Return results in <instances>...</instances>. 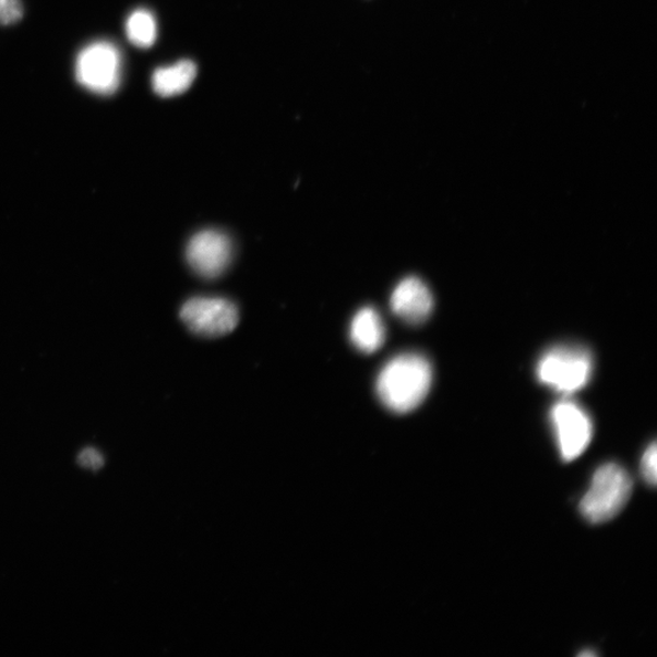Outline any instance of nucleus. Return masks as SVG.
Instances as JSON below:
<instances>
[{"label":"nucleus","instance_id":"nucleus-5","mask_svg":"<svg viewBox=\"0 0 657 657\" xmlns=\"http://www.w3.org/2000/svg\"><path fill=\"white\" fill-rule=\"evenodd\" d=\"M180 318L193 333L205 337L225 336L239 322L235 303L219 298H195L186 302Z\"/></svg>","mask_w":657,"mask_h":657},{"label":"nucleus","instance_id":"nucleus-1","mask_svg":"<svg viewBox=\"0 0 657 657\" xmlns=\"http://www.w3.org/2000/svg\"><path fill=\"white\" fill-rule=\"evenodd\" d=\"M432 384V367L427 357L404 354L391 359L377 381L383 405L398 415L415 410L427 398Z\"/></svg>","mask_w":657,"mask_h":657},{"label":"nucleus","instance_id":"nucleus-10","mask_svg":"<svg viewBox=\"0 0 657 657\" xmlns=\"http://www.w3.org/2000/svg\"><path fill=\"white\" fill-rule=\"evenodd\" d=\"M351 341L363 354H374L385 343V324L377 310H360L351 324Z\"/></svg>","mask_w":657,"mask_h":657},{"label":"nucleus","instance_id":"nucleus-4","mask_svg":"<svg viewBox=\"0 0 657 657\" xmlns=\"http://www.w3.org/2000/svg\"><path fill=\"white\" fill-rule=\"evenodd\" d=\"M75 72L82 87L95 94L111 95L121 84V51L110 41H95L80 52Z\"/></svg>","mask_w":657,"mask_h":657},{"label":"nucleus","instance_id":"nucleus-7","mask_svg":"<svg viewBox=\"0 0 657 657\" xmlns=\"http://www.w3.org/2000/svg\"><path fill=\"white\" fill-rule=\"evenodd\" d=\"M561 457L575 461L589 446L593 427L587 413L574 402L563 401L552 409Z\"/></svg>","mask_w":657,"mask_h":657},{"label":"nucleus","instance_id":"nucleus-6","mask_svg":"<svg viewBox=\"0 0 657 657\" xmlns=\"http://www.w3.org/2000/svg\"><path fill=\"white\" fill-rule=\"evenodd\" d=\"M186 258L190 268L200 277L218 278L228 268L232 258V243L225 232L208 229L190 239Z\"/></svg>","mask_w":657,"mask_h":657},{"label":"nucleus","instance_id":"nucleus-9","mask_svg":"<svg viewBox=\"0 0 657 657\" xmlns=\"http://www.w3.org/2000/svg\"><path fill=\"white\" fill-rule=\"evenodd\" d=\"M198 68L193 61L180 60L172 67L154 72L153 89L162 98H172L186 93L194 83Z\"/></svg>","mask_w":657,"mask_h":657},{"label":"nucleus","instance_id":"nucleus-12","mask_svg":"<svg viewBox=\"0 0 657 657\" xmlns=\"http://www.w3.org/2000/svg\"><path fill=\"white\" fill-rule=\"evenodd\" d=\"M24 17L21 0H0V25H14Z\"/></svg>","mask_w":657,"mask_h":657},{"label":"nucleus","instance_id":"nucleus-14","mask_svg":"<svg viewBox=\"0 0 657 657\" xmlns=\"http://www.w3.org/2000/svg\"><path fill=\"white\" fill-rule=\"evenodd\" d=\"M79 463L84 466V468L97 470L104 465V458L98 451L87 449L80 454Z\"/></svg>","mask_w":657,"mask_h":657},{"label":"nucleus","instance_id":"nucleus-13","mask_svg":"<svg viewBox=\"0 0 657 657\" xmlns=\"http://www.w3.org/2000/svg\"><path fill=\"white\" fill-rule=\"evenodd\" d=\"M641 470L645 482L655 486L657 480V451L655 442L644 452Z\"/></svg>","mask_w":657,"mask_h":657},{"label":"nucleus","instance_id":"nucleus-11","mask_svg":"<svg viewBox=\"0 0 657 657\" xmlns=\"http://www.w3.org/2000/svg\"><path fill=\"white\" fill-rule=\"evenodd\" d=\"M127 38L138 48L154 46L157 38V23L154 14L146 9H138L126 23Z\"/></svg>","mask_w":657,"mask_h":657},{"label":"nucleus","instance_id":"nucleus-3","mask_svg":"<svg viewBox=\"0 0 657 657\" xmlns=\"http://www.w3.org/2000/svg\"><path fill=\"white\" fill-rule=\"evenodd\" d=\"M593 358L580 346H558L548 349L537 365V378L543 385L560 394L571 395L588 384Z\"/></svg>","mask_w":657,"mask_h":657},{"label":"nucleus","instance_id":"nucleus-2","mask_svg":"<svg viewBox=\"0 0 657 657\" xmlns=\"http://www.w3.org/2000/svg\"><path fill=\"white\" fill-rule=\"evenodd\" d=\"M632 489L631 476L620 465H602L581 501V513L593 524L610 522L628 504Z\"/></svg>","mask_w":657,"mask_h":657},{"label":"nucleus","instance_id":"nucleus-8","mask_svg":"<svg viewBox=\"0 0 657 657\" xmlns=\"http://www.w3.org/2000/svg\"><path fill=\"white\" fill-rule=\"evenodd\" d=\"M391 310L410 325L426 322L433 310L429 286L417 277L402 280L392 292Z\"/></svg>","mask_w":657,"mask_h":657}]
</instances>
